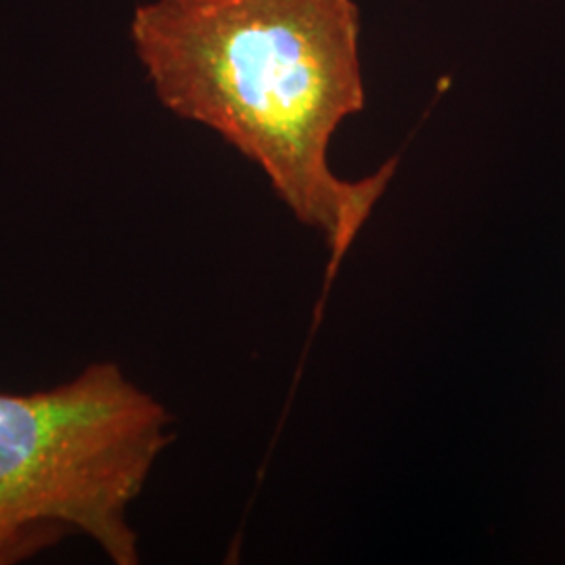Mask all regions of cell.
<instances>
[{"label": "cell", "instance_id": "cell-2", "mask_svg": "<svg viewBox=\"0 0 565 565\" xmlns=\"http://www.w3.org/2000/svg\"><path fill=\"white\" fill-rule=\"evenodd\" d=\"M170 425L116 363L32 394L0 392V565L60 534L86 536L116 565L139 564L130 509Z\"/></svg>", "mask_w": 565, "mask_h": 565}, {"label": "cell", "instance_id": "cell-1", "mask_svg": "<svg viewBox=\"0 0 565 565\" xmlns=\"http://www.w3.org/2000/svg\"><path fill=\"white\" fill-rule=\"evenodd\" d=\"M128 36L163 107L223 137L323 233L333 275L396 170L345 181L329 163L331 139L366 103L359 4L145 0Z\"/></svg>", "mask_w": 565, "mask_h": 565}]
</instances>
